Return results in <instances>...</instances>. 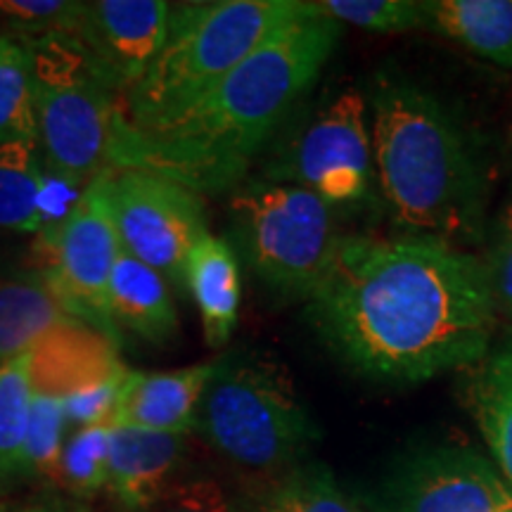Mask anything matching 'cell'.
<instances>
[{
    "label": "cell",
    "instance_id": "cell-1",
    "mask_svg": "<svg viewBox=\"0 0 512 512\" xmlns=\"http://www.w3.org/2000/svg\"><path fill=\"white\" fill-rule=\"evenodd\" d=\"M306 320L354 373L425 382L486 356L496 304L484 261L456 245L344 238Z\"/></svg>",
    "mask_w": 512,
    "mask_h": 512
},
{
    "label": "cell",
    "instance_id": "cell-2",
    "mask_svg": "<svg viewBox=\"0 0 512 512\" xmlns=\"http://www.w3.org/2000/svg\"><path fill=\"white\" fill-rule=\"evenodd\" d=\"M342 24L318 3L271 34L233 72L185 110L140 128L121 124L114 169H145L219 195L245 183L249 164L278 136L323 74Z\"/></svg>",
    "mask_w": 512,
    "mask_h": 512
},
{
    "label": "cell",
    "instance_id": "cell-3",
    "mask_svg": "<svg viewBox=\"0 0 512 512\" xmlns=\"http://www.w3.org/2000/svg\"><path fill=\"white\" fill-rule=\"evenodd\" d=\"M368 119L375 185L396 226L448 245L482 242L489 181L456 110L399 72H377Z\"/></svg>",
    "mask_w": 512,
    "mask_h": 512
},
{
    "label": "cell",
    "instance_id": "cell-4",
    "mask_svg": "<svg viewBox=\"0 0 512 512\" xmlns=\"http://www.w3.org/2000/svg\"><path fill=\"white\" fill-rule=\"evenodd\" d=\"M304 8L302 0L171 5L164 48L124 95L126 126L140 131L185 110Z\"/></svg>",
    "mask_w": 512,
    "mask_h": 512
},
{
    "label": "cell",
    "instance_id": "cell-5",
    "mask_svg": "<svg viewBox=\"0 0 512 512\" xmlns=\"http://www.w3.org/2000/svg\"><path fill=\"white\" fill-rule=\"evenodd\" d=\"M192 432L247 479L302 465L320 439L283 363L245 349L219 356Z\"/></svg>",
    "mask_w": 512,
    "mask_h": 512
},
{
    "label": "cell",
    "instance_id": "cell-6",
    "mask_svg": "<svg viewBox=\"0 0 512 512\" xmlns=\"http://www.w3.org/2000/svg\"><path fill=\"white\" fill-rule=\"evenodd\" d=\"M29 41V38H27ZM36 143L50 176L76 190L114 169L124 95L72 34L31 38Z\"/></svg>",
    "mask_w": 512,
    "mask_h": 512
},
{
    "label": "cell",
    "instance_id": "cell-7",
    "mask_svg": "<svg viewBox=\"0 0 512 512\" xmlns=\"http://www.w3.org/2000/svg\"><path fill=\"white\" fill-rule=\"evenodd\" d=\"M230 247L275 297H311L335 259L342 235L335 209L294 183L256 181L233 190Z\"/></svg>",
    "mask_w": 512,
    "mask_h": 512
},
{
    "label": "cell",
    "instance_id": "cell-8",
    "mask_svg": "<svg viewBox=\"0 0 512 512\" xmlns=\"http://www.w3.org/2000/svg\"><path fill=\"white\" fill-rule=\"evenodd\" d=\"M261 178L311 190L332 209L370 200L375 166L368 95L349 88L325 102L287 138Z\"/></svg>",
    "mask_w": 512,
    "mask_h": 512
},
{
    "label": "cell",
    "instance_id": "cell-9",
    "mask_svg": "<svg viewBox=\"0 0 512 512\" xmlns=\"http://www.w3.org/2000/svg\"><path fill=\"white\" fill-rule=\"evenodd\" d=\"M41 273L74 320L121 342L110 311V280L121 245L105 195V174L88 185L60 223L38 235Z\"/></svg>",
    "mask_w": 512,
    "mask_h": 512
},
{
    "label": "cell",
    "instance_id": "cell-10",
    "mask_svg": "<svg viewBox=\"0 0 512 512\" xmlns=\"http://www.w3.org/2000/svg\"><path fill=\"white\" fill-rule=\"evenodd\" d=\"M105 195L121 249L155 268L169 285L185 287L188 256L209 233L202 195L145 169L105 174Z\"/></svg>",
    "mask_w": 512,
    "mask_h": 512
},
{
    "label": "cell",
    "instance_id": "cell-11",
    "mask_svg": "<svg viewBox=\"0 0 512 512\" xmlns=\"http://www.w3.org/2000/svg\"><path fill=\"white\" fill-rule=\"evenodd\" d=\"M377 512H512V491L484 456L465 446L411 451L392 467Z\"/></svg>",
    "mask_w": 512,
    "mask_h": 512
},
{
    "label": "cell",
    "instance_id": "cell-12",
    "mask_svg": "<svg viewBox=\"0 0 512 512\" xmlns=\"http://www.w3.org/2000/svg\"><path fill=\"white\" fill-rule=\"evenodd\" d=\"M171 5L164 0L83 3L74 38L121 95L143 79L164 48Z\"/></svg>",
    "mask_w": 512,
    "mask_h": 512
},
{
    "label": "cell",
    "instance_id": "cell-13",
    "mask_svg": "<svg viewBox=\"0 0 512 512\" xmlns=\"http://www.w3.org/2000/svg\"><path fill=\"white\" fill-rule=\"evenodd\" d=\"M188 434H162L114 425L105 494L117 512H147L188 465Z\"/></svg>",
    "mask_w": 512,
    "mask_h": 512
},
{
    "label": "cell",
    "instance_id": "cell-14",
    "mask_svg": "<svg viewBox=\"0 0 512 512\" xmlns=\"http://www.w3.org/2000/svg\"><path fill=\"white\" fill-rule=\"evenodd\" d=\"M119 344L81 320H64L29 349L31 392L69 399L88 387L124 377Z\"/></svg>",
    "mask_w": 512,
    "mask_h": 512
},
{
    "label": "cell",
    "instance_id": "cell-15",
    "mask_svg": "<svg viewBox=\"0 0 512 512\" xmlns=\"http://www.w3.org/2000/svg\"><path fill=\"white\" fill-rule=\"evenodd\" d=\"M216 366L219 356L162 373L128 370L112 422L147 432L190 434L195 430L197 408Z\"/></svg>",
    "mask_w": 512,
    "mask_h": 512
},
{
    "label": "cell",
    "instance_id": "cell-16",
    "mask_svg": "<svg viewBox=\"0 0 512 512\" xmlns=\"http://www.w3.org/2000/svg\"><path fill=\"white\" fill-rule=\"evenodd\" d=\"M185 290L202 320L209 347H226L240 316V259L228 240L204 233L185 266Z\"/></svg>",
    "mask_w": 512,
    "mask_h": 512
},
{
    "label": "cell",
    "instance_id": "cell-17",
    "mask_svg": "<svg viewBox=\"0 0 512 512\" xmlns=\"http://www.w3.org/2000/svg\"><path fill=\"white\" fill-rule=\"evenodd\" d=\"M110 311L119 332H131L147 344H166L178 335V311L169 283L124 249L112 271Z\"/></svg>",
    "mask_w": 512,
    "mask_h": 512
},
{
    "label": "cell",
    "instance_id": "cell-18",
    "mask_svg": "<svg viewBox=\"0 0 512 512\" xmlns=\"http://www.w3.org/2000/svg\"><path fill=\"white\" fill-rule=\"evenodd\" d=\"M465 396L505 484L512 486V335L470 366Z\"/></svg>",
    "mask_w": 512,
    "mask_h": 512
},
{
    "label": "cell",
    "instance_id": "cell-19",
    "mask_svg": "<svg viewBox=\"0 0 512 512\" xmlns=\"http://www.w3.org/2000/svg\"><path fill=\"white\" fill-rule=\"evenodd\" d=\"M427 29L484 60L512 67V0H430Z\"/></svg>",
    "mask_w": 512,
    "mask_h": 512
},
{
    "label": "cell",
    "instance_id": "cell-20",
    "mask_svg": "<svg viewBox=\"0 0 512 512\" xmlns=\"http://www.w3.org/2000/svg\"><path fill=\"white\" fill-rule=\"evenodd\" d=\"M69 318L38 271L0 278V366Z\"/></svg>",
    "mask_w": 512,
    "mask_h": 512
},
{
    "label": "cell",
    "instance_id": "cell-21",
    "mask_svg": "<svg viewBox=\"0 0 512 512\" xmlns=\"http://www.w3.org/2000/svg\"><path fill=\"white\" fill-rule=\"evenodd\" d=\"M249 512H363L328 467L304 463L266 479H247L242 486Z\"/></svg>",
    "mask_w": 512,
    "mask_h": 512
},
{
    "label": "cell",
    "instance_id": "cell-22",
    "mask_svg": "<svg viewBox=\"0 0 512 512\" xmlns=\"http://www.w3.org/2000/svg\"><path fill=\"white\" fill-rule=\"evenodd\" d=\"M46 181L48 171L36 140L0 145V230L41 233Z\"/></svg>",
    "mask_w": 512,
    "mask_h": 512
},
{
    "label": "cell",
    "instance_id": "cell-23",
    "mask_svg": "<svg viewBox=\"0 0 512 512\" xmlns=\"http://www.w3.org/2000/svg\"><path fill=\"white\" fill-rule=\"evenodd\" d=\"M29 351L0 366V496L24 484V441L29 430Z\"/></svg>",
    "mask_w": 512,
    "mask_h": 512
},
{
    "label": "cell",
    "instance_id": "cell-24",
    "mask_svg": "<svg viewBox=\"0 0 512 512\" xmlns=\"http://www.w3.org/2000/svg\"><path fill=\"white\" fill-rule=\"evenodd\" d=\"M36 140L34 60L27 38L0 36V145Z\"/></svg>",
    "mask_w": 512,
    "mask_h": 512
},
{
    "label": "cell",
    "instance_id": "cell-25",
    "mask_svg": "<svg viewBox=\"0 0 512 512\" xmlns=\"http://www.w3.org/2000/svg\"><path fill=\"white\" fill-rule=\"evenodd\" d=\"M110 437L112 420L69 432L55 491L81 503H91L105 494L110 477Z\"/></svg>",
    "mask_w": 512,
    "mask_h": 512
},
{
    "label": "cell",
    "instance_id": "cell-26",
    "mask_svg": "<svg viewBox=\"0 0 512 512\" xmlns=\"http://www.w3.org/2000/svg\"><path fill=\"white\" fill-rule=\"evenodd\" d=\"M69 437L64 399L31 392L29 430L24 441V484L38 482L55 491L62 451Z\"/></svg>",
    "mask_w": 512,
    "mask_h": 512
},
{
    "label": "cell",
    "instance_id": "cell-27",
    "mask_svg": "<svg viewBox=\"0 0 512 512\" xmlns=\"http://www.w3.org/2000/svg\"><path fill=\"white\" fill-rule=\"evenodd\" d=\"M318 5L342 27L351 24L373 34H401L427 27L425 3L415 0H323Z\"/></svg>",
    "mask_w": 512,
    "mask_h": 512
},
{
    "label": "cell",
    "instance_id": "cell-28",
    "mask_svg": "<svg viewBox=\"0 0 512 512\" xmlns=\"http://www.w3.org/2000/svg\"><path fill=\"white\" fill-rule=\"evenodd\" d=\"M147 512H249V505L242 489L202 472H185Z\"/></svg>",
    "mask_w": 512,
    "mask_h": 512
},
{
    "label": "cell",
    "instance_id": "cell-29",
    "mask_svg": "<svg viewBox=\"0 0 512 512\" xmlns=\"http://www.w3.org/2000/svg\"><path fill=\"white\" fill-rule=\"evenodd\" d=\"M83 3L67 0H0V17L8 19L10 34L41 38L48 34H72L79 27Z\"/></svg>",
    "mask_w": 512,
    "mask_h": 512
},
{
    "label": "cell",
    "instance_id": "cell-30",
    "mask_svg": "<svg viewBox=\"0 0 512 512\" xmlns=\"http://www.w3.org/2000/svg\"><path fill=\"white\" fill-rule=\"evenodd\" d=\"M484 264L496 311H503L505 316L512 318V192L496 219L494 242H491L489 259Z\"/></svg>",
    "mask_w": 512,
    "mask_h": 512
},
{
    "label": "cell",
    "instance_id": "cell-31",
    "mask_svg": "<svg viewBox=\"0 0 512 512\" xmlns=\"http://www.w3.org/2000/svg\"><path fill=\"white\" fill-rule=\"evenodd\" d=\"M128 375V373H126ZM117 377V380L102 382L98 387H88L83 392H76L64 399V411H67L69 432L81 430V427L98 425V422H107L114 418V408H117L121 384L126 380Z\"/></svg>",
    "mask_w": 512,
    "mask_h": 512
},
{
    "label": "cell",
    "instance_id": "cell-32",
    "mask_svg": "<svg viewBox=\"0 0 512 512\" xmlns=\"http://www.w3.org/2000/svg\"><path fill=\"white\" fill-rule=\"evenodd\" d=\"M0 512H98L91 503L74 501V498L60 494V491H43L29 501L3 505Z\"/></svg>",
    "mask_w": 512,
    "mask_h": 512
}]
</instances>
